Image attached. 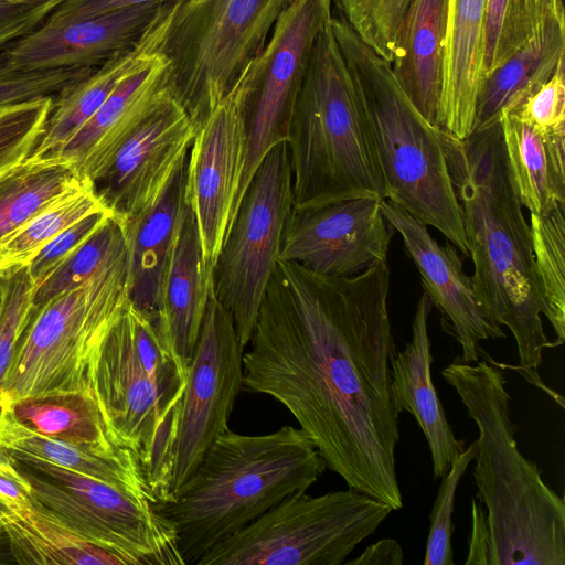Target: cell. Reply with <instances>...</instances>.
Instances as JSON below:
<instances>
[{
  "mask_svg": "<svg viewBox=\"0 0 565 565\" xmlns=\"http://www.w3.org/2000/svg\"><path fill=\"white\" fill-rule=\"evenodd\" d=\"M390 269L327 277L278 260L243 353V390L282 404L348 487L403 507Z\"/></svg>",
  "mask_w": 565,
  "mask_h": 565,
  "instance_id": "1",
  "label": "cell"
},
{
  "mask_svg": "<svg viewBox=\"0 0 565 565\" xmlns=\"http://www.w3.org/2000/svg\"><path fill=\"white\" fill-rule=\"evenodd\" d=\"M460 204L471 281L492 322L514 337L520 366L537 371L554 348L544 332L532 236L509 170L500 122L458 139L440 129Z\"/></svg>",
  "mask_w": 565,
  "mask_h": 565,
  "instance_id": "2",
  "label": "cell"
},
{
  "mask_svg": "<svg viewBox=\"0 0 565 565\" xmlns=\"http://www.w3.org/2000/svg\"><path fill=\"white\" fill-rule=\"evenodd\" d=\"M476 423L475 482L486 507L487 565H565V503L519 450L505 370L456 358L443 371Z\"/></svg>",
  "mask_w": 565,
  "mask_h": 565,
  "instance_id": "3",
  "label": "cell"
},
{
  "mask_svg": "<svg viewBox=\"0 0 565 565\" xmlns=\"http://www.w3.org/2000/svg\"><path fill=\"white\" fill-rule=\"evenodd\" d=\"M326 469L300 428L284 426L264 435L228 428L178 494L152 507L173 524L184 565L195 564L285 498L306 492Z\"/></svg>",
  "mask_w": 565,
  "mask_h": 565,
  "instance_id": "4",
  "label": "cell"
},
{
  "mask_svg": "<svg viewBox=\"0 0 565 565\" xmlns=\"http://www.w3.org/2000/svg\"><path fill=\"white\" fill-rule=\"evenodd\" d=\"M89 387L110 440L139 461L157 499H169L188 369L130 300L97 347Z\"/></svg>",
  "mask_w": 565,
  "mask_h": 565,
  "instance_id": "5",
  "label": "cell"
},
{
  "mask_svg": "<svg viewBox=\"0 0 565 565\" xmlns=\"http://www.w3.org/2000/svg\"><path fill=\"white\" fill-rule=\"evenodd\" d=\"M287 143L294 209L387 198L371 127L330 20L316 40Z\"/></svg>",
  "mask_w": 565,
  "mask_h": 565,
  "instance_id": "6",
  "label": "cell"
},
{
  "mask_svg": "<svg viewBox=\"0 0 565 565\" xmlns=\"http://www.w3.org/2000/svg\"><path fill=\"white\" fill-rule=\"evenodd\" d=\"M330 24L364 107L387 200L434 226L469 256L440 128L419 113L388 62L339 17Z\"/></svg>",
  "mask_w": 565,
  "mask_h": 565,
  "instance_id": "7",
  "label": "cell"
},
{
  "mask_svg": "<svg viewBox=\"0 0 565 565\" xmlns=\"http://www.w3.org/2000/svg\"><path fill=\"white\" fill-rule=\"evenodd\" d=\"M128 301L125 238L82 285L31 309L3 383L0 406L29 396L90 390L92 358Z\"/></svg>",
  "mask_w": 565,
  "mask_h": 565,
  "instance_id": "8",
  "label": "cell"
},
{
  "mask_svg": "<svg viewBox=\"0 0 565 565\" xmlns=\"http://www.w3.org/2000/svg\"><path fill=\"white\" fill-rule=\"evenodd\" d=\"M292 0H180L159 53L168 85L196 126L259 55Z\"/></svg>",
  "mask_w": 565,
  "mask_h": 565,
  "instance_id": "9",
  "label": "cell"
},
{
  "mask_svg": "<svg viewBox=\"0 0 565 565\" xmlns=\"http://www.w3.org/2000/svg\"><path fill=\"white\" fill-rule=\"evenodd\" d=\"M394 510L348 487L291 494L220 542L195 565H341Z\"/></svg>",
  "mask_w": 565,
  "mask_h": 565,
  "instance_id": "10",
  "label": "cell"
},
{
  "mask_svg": "<svg viewBox=\"0 0 565 565\" xmlns=\"http://www.w3.org/2000/svg\"><path fill=\"white\" fill-rule=\"evenodd\" d=\"M3 451L32 495L84 540L125 565H184L173 524L148 501L44 459Z\"/></svg>",
  "mask_w": 565,
  "mask_h": 565,
  "instance_id": "11",
  "label": "cell"
},
{
  "mask_svg": "<svg viewBox=\"0 0 565 565\" xmlns=\"http://www.w3.org/2000/svg\"><path fill=\"white\" fill-rule=\"evenodd\" d=\"M294 207L287 141L271 148L245 190L212 270L217 300L248 344Z\"/></svg>",
  "mask_w": 565,
  "mask_h": 565,
  "instance_id": "12",
  "label": "cell"
},
{
  "mask_svg": "<svg viewBox=\"0 0 565 565\" xmlns=\"http://www.w3.org/2000/svg\"><path fill=\"white\" fill-rule=\"evenodd\" d=\"M331 17V0H292L276 21L263 51L239 78L247 149L235 213L267 152L288 140L316 40Z\"/></svg>",
  "mask_w": 565,
  "mask_h": 565,
  "instance_id": "13",
  "label": "cell"
},
{
  "mask_svg": "<svg viewBox=\"0 0 565 565\" xmlns=\"http://www.w3.org/2000/svg\"><path fill=\"white\" fill-rule=\"evenodd\" d=\"M243 353L232 316L212 288L188 366L167 501L178 494L214 440L228 429L236 397L243 390Z\"/></svg>",
  "mask_w": 565,
  "mask_h": 565,
  "instance_id": "14",
  "label": "cell"
},
{
  "mask_svg": "<svg viewBox=\"0 0 565 565\" xmlns=\"http://www.w3.org/2000/svg\"><path fill=\"white\" fill-rule=\"evenodd\" d=\"M247 149L241 79L198 125L185 167L184 200L213 270L235 214Z\"/></svg>",
  "mask_w": 565,
  "mask_h": 565,
  "instance_id": "15",
  "label": "cell"
},
{
  "mask_svg": "<svg viewBox=\"0 0 565 565\" xmlns=\"http://www.w3.org/2000/svg\"><path fill=\"white\" fill-rule=\"evenodd\" d=\"M393 233L379 198L292 207L279 260L295 263L321 276L350 277L387 263Z\"/></svg>",
  "mask_w": 565,
  "mask_h": 565,
  "instance_id": "16",
  "label": "cell"
},
{
  "mask_svg": "<svg viewBox=\"0 0 565 565\" xmlns=\"http://www.w3.org/2000/svg\"><path fill=\"white\" fill-rule=\"evenodd\" d=\"M196 127L169 90L92 183L104 205L122 220L152 205L186 161Z\"/></svg>",
  "mask_w": 565,
  "mask_h": 565,
  "instance_id": "17",
  "label": "cell"
},
{
  "mask_svg": "<svg viewBox=\"0 0 565 565\" xmlns=\"http://www.w3.org/2000/svg\"><path fill=\"white\" fill-rule=\"evenodd\" d=\"M381 210L401 235L419 273L424 292L443 313L445 328L460 344L462 353L458 359L466 363H476L481 358L490 362L491 358L480 342L507 335L501 326L488 319L482 311L457 248L450 242L439 245L427 224L390 200H381Z\"/></svg>",
  "mask_w": 565,
  "mask_h": 565,
  "instance_id": "18",
  "label": "cell"
},
{
  "mask_svg": "<svg viewBox=\"0 0 565 565\" xmlns=\"http://www.w3.org/2000/svg\"><path fill=\"white\" fill-rule=\"evenodd\" d=\"M171 2H149L63 22L44 21L2 49L0 63L25 71L100 66L137 44Z\"/></svg>",
  "mask_w": 565,
  "mask_h": 565,
  "instance_id": "19",
  "label": "cell"
},
{
  "mask_svg": "<svg viewBox=\"0 0 565 565\" xmlns=\"http://www.w3.org/2000/svg\"><path fill=\"white\" fill-rule=\"evenodd\" d=\"M431 302L424 292L412 322V338L391 359V394L396 413L408 412L427 440L434 479L446 476L456 458L466 449L449 424L431 377V341L428 317Z\"/></svg>",
  "mask_w": 565,
  "mask_h": 565,
  "instance_id": "20",
  "label": "cell"
},
{
  "mask_svg": "<svg viewBox=\"0 0 565 565\" xmlns=\"http://www.w3.org/2000/svg\"><path fill=\"white\" fill-rule=\"evenodd\" d=\"M169 90L168 62L159 54L113 90L58 157L74 162L81 175L93 183Z\"/></svg>",
  "mask_w": 565,
  "mask_h": 565,
  "instance_id": "21",
  "label": "cell"
},
{
  "mask_svg": "<svg viewBox=\"0 0 565 565\" xmlns=\"http://www.w3.org/2000/svg\"><path fill=\"white\" fill-rule=\"evenodd\" d=\"M487 0H446L438 127L458 139L472 132L486 78Z\"/></svg>",
  "mask_w": 565,
  "mask_h": 565,
  "instance_id": "22",
  "label": "cell"
},
{
  "mask_svg": "<svg viewBox=\"0 0 565 565\" xmlns=\"http://www.w3.org/2000/svg\"><path fill=\"white\" fill-rule=\"evenodd\" d=\"M178 1H172L132 47L119 52L89 75L54 96L44 131L29 157H58L63 148L94 116L127 77L159 56Z\"/></svg>",
  "mask_w": 565,
  "mask_h": 565,
  "instance_id": "23",
  "label": "cell"
},
{
  "mask_svg": "<svg viewBox=\"0 0 565 565\" xmlns=\"http://www.w3.org/2000/svg\"><path fill=\"white\" fill-rule=\"evenodd\" d=\"M213 288L193 213L188 211L162 284L154 323L188 369Z\"/></svg>",
  "mask_w": 565,
  "mask_h": 565,
  "instance_id": "24",
  "label": "cell"
},
{
  "mask_svg": "<svg viewBox=\"0 0 565 565\" xmlns=\"http://www.w3.org/2000/svg\"><path fill=\"white\" fill-rule=\"evenodd\" d=\"M185 167L186 161L152 205L130 218H121L129 254V300L153 321L188 211Z\"/></svg>",
  "mask_w": 565,
  "mask_h": 565,
  "instance_id": "25",
  "label": "cell"
},
{
  "mask_svg": "<svg viewBox=\"0 0 565 565\" xmlns=\"http://www.w3.org/2000/svg\"><path fill=\"white\" fill-rule=\"evenodd\" d=\"M0 526L18 564L125 565L115 554L76 534L32 492L19 500L0 497Z\"/></svg>",
  "mask_w": 565,
  "mask_h": 565,
  "instance_id": "26",
  "label": "cell"
},
{
  "mask_svg": "<svg viewBox=\"0 0 565 565\" xmlns=\"http://www.w3.org/2000/svg\"><path fill=\"white\" fill-rule=\"evenodd\" d=\"M446 0H412L403 20L393 63L402 89L419 113L438 127Z\"/></svg>",
  "mask_w": 565,
  "mask_h": 565,
  "instance_id": "27",
  "label": "cell"
},
{
  "mask_svg": "<svg viewBox=\"0 0 565 565\" xmlns=\"http://www.w3.org/2000/svg\"><path fill=\"white\" fill-rule=\"evenodd\" d=\"M564 58L565 25L547 21L486 76L477 100L472 132L499 124L501 115L516 107L547 81Z\"/></svg>",
  "mask_w": 565,
  "mask_h": 565,
  "instance_id": "28",
  "label": "cell"
},
{
  "mask_svg": "<svg viewBox=\"0 0 565 565\" xmlns=\"http://www.w3.org/2000/svg\"><path fill=\"white\" fill-rule=\"evenodd\" d=\"M0 448L44 459L62 468L95 478L153 504L143 470L132 452H108L40 435L14 420L0 407Z\"/></svg>",
  "mask_w": 565,
  "mask_h": 565,
  "instance_id": "29",
  "label": "cell"
},
{
  "mask_svg": "<svg viewBox=\"0 0 565 565\" xmlns=\"http://www.w3.org/2000/svg\"><path fill=\"white\" fill-rule=\"evenodd\" d=\"M500 126L522 206L537 216L565 206V135H545L508 116Z\"/></svg>",
  "mask_w": 565,
  "mask_h": 565,
  "instance_id": "30",
  "label": "cell"
},
{
  "mask_svg": "<svg viewBox=\"0 0 565 565\" xmlns=\"http://www.w3.org/2000/svg\"><path fill=\"white\" fill-rule=\"evenodd\" d=\"M0 407L40 435L108 452L124 450L110 440L90 390L29 396Z\"/></svg>",
  "mask_w": 565,
  "mask_h": 565,
  "instance_id": "31",
  "label": "cell"
},
{
  "mask_svg": "<svg viewBox=\"0 0 565 565\" xmlns=\"http://www.w3.org/2000/svg\"><path fill=\"white\" fill-rule=\"evenodd\" d=\"M62 157H28L0 174V238L85 181Z\"/></svg>",
  "mask_w": 565,
  "mask_h": 565,
  "instance_id": "32",
  "label": "cell"
},
{
  "mask_svg": "<svg viewBox=\"0 0 565 565\" xmlns=\"http://www.w3.org/2000/svg\"><path fill=\"white\" fill-rule=\"evenodd\" d=\"M107 209L88 180L71 189L26 223L0 238V270L28 265L58 233ZM108 210V209H107Z\"/></svg>",
  "mask_w": 565,
  "mask_h": 565,
  "instance_id": "33",
  "label": "cell"
},
{
  "mask_svg": "<svg viewBox=\"0 0 565 565\" xmlns=\"http://www.w3.org/2000/svg\"><path fill=\"white\" fill-rule=\"evenodd\" d=\"M530 230L543 315L556 333L553 347H557L565 340V206L545 216L531 214Z\"/></svg>",
  "mask_w": 565,
  "mask_h": 565,
  "instance_id": "34",
  "label": "cell"
},
{
  "mask_svg": "<svg viewBox=\"0 0 565 565\" xmlns=\"http://www.w3.org/2000/svg\"><path fill=\"white\" fill-rule=\"evenodd\" d=\"M125 238L121 218L111 214L60 267L34 287L32 308L82 285Z\"/></svg>",
  "mask_w": 565,
  "mask_h": 565,
  "instance_id": "35",
  "label": "cell"
},
{
  "mask_svg": "<svg viewBox=\"0 0 565 565\" xmlns=\"http://www.w3.org/2000/svg\"><path fill=\"white\" fill-rule=\"evenodd\" d=\"M353 32L393 63L399 30L412 0H331Z\"/></svg>",
  "mask_w": 565,
  "mask_h": 565,
  "instance_id": "36",
  "label": "cell"
},
{
  "mask_svg": "<svg viewBox=\"0 0 565 565\" xmlns=\"http://www.w3.org/2000/svg\"><path fill=\"white\" fill-rule=\"evenodd\" d=\"M53 100L54 96H45L0 108V174L32 153Z\"/></svg>",
  "mask_w": 565,
  "mask_h": 565,
  "instance_id": "37",
  "label": "cell"
},
{
  "mask_svg": "<svg viewBox=\"0 0 565 565\" xmlns=\"http://www.w3.org/2000/svg\"><path fill=\"white\" fill-rule=\"evenodd\" d=\"M34 287L28 265L0 270V401L11 360L32 309Z\"/></svg>",
  "mask_w": 565,
  "mask_h": 565,
  "instance_id": "38",
  "label": "cell"
},
{
  "mask_svg": "<svg viewBox=\"0 0 565 565\" xmlns=\"http://www.w3.org/2000/svg\"><path fill=\"white\" fill-rule=\"evenodd\" d=\"M475 443L466 448L454 461L438 488L430 513L429 532L426 543L424 565H454L452 552V513L455 495L459 482L473 460Z\"/></svg>",
  "mask_w": 565,
  "mask_h": 565,
  "instance_id": "39",
  "label": "cell"
},
{
  "mask_svg": "<svg viewBox=\"0 0 565 565\" xmlns=\"http://www.w3.org/2000/svg\"><path fill=\"white\" fill-rule=\"evenodd\" d=\"M95 68L64 67L25 71L0 63V108L34 98L56 96L89 75Z\"/></svg>",
  "mask_w": 565,
  "mask_h": 565,
  "instance_id": "40",
  "label": "cell"
},
{
  "mask_svg": "<svg viewBox=\"0 0 565 565\" xmlns=\"http://www.w3.org/2000/svg\"><path fill=\"white\" fill-rule=\"evenodd\" d=\"M545 135H565V58L521 104L501 115Z\"/></svg>",
  "mask_w": 565,
  "mask_h": 565,
  "instance_id": "41",
  "label": "cell"
},
{
  "mask_svg": "<svg viewBox=\"0 0 565 565\" xmlns=\"http://www.w3.org/2000/svg\"><path fill=\"white\" fill-rule=\"evenodd\" d=\"M519 0H487L486 76L529 39Z\"/></svg>",
  "mask_w": 565,
  "mask_h": 565,
  "instance_id": "42",
  "label": "cell"
},
{
  "mask_svg": "<svg viewBox=\"0 0 565 565\" xmlns=\"http://www.w3.org/2000/svg\"><path fill=\"white\" fill-rule=\"evenodd\" d=\"M111 214L107 209L96 211L53 237L28 264L35 287L60 267Z\"/></svg>",
  "mask_w": 565,
  "mask_h": 565,
  "instance_id": "43",
  "label": "cell"
},
{
  "mask_svg": "<svg viewBox=\"0 0 565 565\" xmlns=\"http://www.w3.org/2000/svg\"><path fill=\"white\" fill-rule=\"evenodd\" d=\"M62 0H0V51L40 26Z\"/></svg>",
  "mask_w": 565,
  "mask_h": 565,
  "instance_id": "44",
  "label": "cell"
},
{
  "mask_svg": "<svg viewBox=\"0 0 565 565\" xmlns=\"http://www.w3.org/2000/svg\"><path fill=\"white\" fill-rule=\"evenodd\" d=\"M160 1L177 0H62L45 21L63 22L84 19Z\"/></svg>",
  "mask_w": 565,
  "mask_h": 565,
  "instance_id": "45",
  "label": "cell"
},
{
  "mask_svg": "<svg viewBox=\"0 0 565 565\" xmlns=\"http://www.w3.org/2000/svg\"><path fill=\"white\" fill-rule=\"evenodd\" d=\"M521 13L530 36H533L547 21L565 25L563 0H520Z\"/></svg>",
  "mask_w": 565,
  "mask_h": 565,
  "instance_id": "46",
  "label": "cell"
},
{
  "mask_svg": "<svg viewBox=\"0 0 565 565\" xmlns=\"http://www.w3.org/2000/svg\"><path fill=\"white\" fill-rule=\"evenodd\" d=\"M472 526L469 540V550L466 565H487L489 548V531L486 520V512L481 502L476 498L471 501Z\"/></svg>",
  "mask_w": 565,
  "mask_h": 565,
  "instance_id": "47",
  "label": "cell"
},
{
  "mask_svg": "<svg viewBox=\"0 0 565 565\" xmlns=\"http://www.w3.org/2000/svg\"><path fill=\"white\" fill-rule=\"evenodd\" d=\"M404 552L394 539H382L369 545L356 558L345 561L347 565H402Z\"/></svg>",
  "mask_w": 565,
  "mask_h": 565,
  "instance_id": "48",
  "label": "cell"
},
{
  "mask_svg": "<svg viewBox=\"0 0 565 565\" xmlns=\"http://www.w3.org/2000/svg\"><path fill=\"white\" fill-rule=\"evenodd\" d=\"M15 563L12 555L9 539L0 526V564Z\"/></svg>",
  "mask_w": 565,
  "mask_h": 565,
  "instance_id": "49",
  "label": "cell"
},
{
  "mask_svg": "<svg viewBox=\"0 0 565 565\" xmlns=\"http://www.w3.org/2000/svg\"><path fill=\"white\" fill-rule=\"evenodd\" d=\"M0 302H1V292H0Z\"/></svg>",
  "mask_w": 565,
  "mask_h": 565,
  "instance_id": "50",
  "label": "cell"
}]
</instances>
